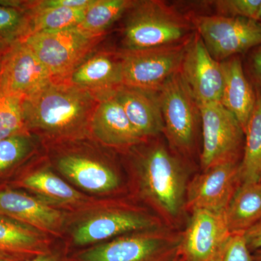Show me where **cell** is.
<instances>
[{"label":"cell","mask_w":261,"mask_h":261,"mask_svg":"<svg viewBox=\"0 0 261 261\" xmlns=\"http://www.w3.org/2000/svg\"><path fill=\"white\" fill-rule=\"evenodd\" d=\"M53 77L23 40L0 48V91L23 100L53 82Z\"/></svg>","instance_id":"obj_11"},{"label":"cell","mask_w":261,"mask_h":261,"mask_svg":"<svg viewBox=\"0 0 261 261\" xmlns=\"http://www.w3.org/2000/svg\"><path fill=\"white\" fill-rule=\"evenodd\" d=\"M27 259L29 258L20 255L0 252V261H25Z\"/></svg>","instance_id":"obj_36"},{"label":"cell","mask_w":261,"mask_h":261,"mask_svg":"<svg viewBox=\"0 0 261 261\" xmlns=\"http://www.w3.org/2000/svg\"><path fill=\"white\" fill-rule=\"evenodd\" d=\"M94 0H41L39 4L44 7H61L70 9L86 10Z\"/></svg>","instance_id":"obj_32"},{"label":"cell","mask_w":261,"mask_h":261,"mask_svg":"<svg viewBox=\"0 0 261 261\" xmlns=\"http://www.w3.org/2000/svg\"><path fill=\"white\" fill-rule=\"evenodd\" d=\"M98 100L67 81H55L22 101L25 126L56 139L82 137L89 132Z\"/></svg>","instance_id":"obj_1"},{"label":"cell","mask_w":261,"mask_h":261,"mask_svg":"<svg viewBox=\"0 0 261 261\" xmlns=\"http://www.w3.org/2000/svg\"><path fill=\"white\" fill-rule=\"evenodd\" d=\"M221 63L224 73L221 103L236 117L245 133L256 102V91L247 80L238 56Z\"/></svg>","instance_id":"obj_20"},{"label":"cell","mask_w":261,"mask_h":261,"mask_svg":"<svg viewBox=\"0 0 261 261\" xmlns=\"http://www.w3.org/2000/svg\"><path fill=\"white\" fill-rule=\"evenodd\" d=\"M130 0H94L85 10L77 28L94 37H104L105 32L135 4Z\"/></svg>","instance_id":"obj_26"},{"label":"cell","mask_w":261,"mask_h":261,"mask_svg":"<svg viewBox=\"0 0 261 261\" xmlns=\"http://www.w3.org/2000/svg\"><path fill=\"white\" fill-rule=\"evenodd\" d=\"M250 251L261 249V221L243 233Z\"/></svg>","instance_id":"obj_34"},{"label":"cell","mask_w":261,"mask_h":261,"mask_svg":"<svg viewBox=\"0 0 261 261\" xmlns=\"http://www.w3.org/2000/svg\"><path fill=\"white\" fill-rule=\"evenodd\" d=\"M224 214L231 233H244L260 222L261 181L241 183Z\"/></svg>","instance_id":"obj_23"},{"label":"cell","mask_w":261,"mask_h":261,"mask_svg":"<svg viewBox=\"0 0 261 261\" xmlns=\"http://www.w3.org/2000/svg\"><path fill=\"white\" fill-rule=\"evenodd\" d=\"M181 242V237L163 228L139 231L84 249L72 261H171Z\"/></svg>","instance_id":"obj_4"},{"label":"cell","mask_w":261,"mask_h":261,"mask_svg":"<svg viewBox=\"0 0 261 261\" xmlns=\"http://www.w3.org/2000/svg\"><path fill=\"white\" fill-rule=\"evenodd\" d=\"M257 21L260 22V23H261V5L260 10H259L258 18H257Z\"/></svg>","instance_id":"obj_39"},{"label":"cell","mask_w":261,"mask_h":261,"mask_svg":"<svg viewBox=\"0 0 261 261\" xmlns=\"http://www.w3.org/2000/svg\"><path fill=\"white\" fill-rule=\"evenodd\" d=\"M49 251L45 233L0 215V252L30 258Z\"/></svg>","instance_id":"obj_22"},{"label":"cell","mask_w":261,"mask_h":261,"mask_svg":"<svg viewBox=\"0 0 261 261\" xmlns=\"http://www.w3.org/2000/svg\"><path fill=\"white\" fill-rule=\"evenodd\" d=\"M179 72L198 106L221 102L224 88L222 65L211 56L197 33L187 42Z\"/></svg>","instance_id":"obj_12"},{"label":"cell","mask_w":261,"mask_h":261,"mask_svg":"<svg viewBox=\"0 0 261 261\" xmlns=\"http://www.w3.org/2000/svg\"><path fill=\"white\" fill-rule=\"evenodd\" d=\"M144 195L163 215L174 219L186 201V170L179 160L163 145L148 147L137 162Z\"/></svg>","instance_id":"obj_2"},{"label":"cell","mask_w":261,"mask_h":261,"mask_svg":"<svg viewBox=\"0 0 261 261\" xmlns=\"http://www.w3.org/2000/svg\"><path fill=\"white\" fill-rule=\"evenodd\" d=\"M25 261H67L58 253H54L51 251L47 253L41 254V255H36L30 258L27 259Z\"/></svg>","instance_id":"obj_35"},{"label":"cell","mask_w":261,"mask_h":261,"mask_svg":"<svg viewBox=\"0 0 261 261\" xmlns=\"http://www.w3.org/2000/svg\"><path fill=\"white\" fill-rule=\"evenodd\" d=\"M171 261H186L185 258H184V257L182 256L181 254L179 253L177 255H176V257H174V258L172 259Z\"/></svg>","instance_id":"obj_38"},{"label":"cell","mask_w":261,"mask_h":261,"mask_svg":"<svg viewBox=\"0 0 261 261\" xmlns=\"http://www.w3.org/2000/svg\"><path fill=\"white\" fill-rule=\"evenodd\" d=\"M18 185L30 190L36 197L53 207H75L85 197L49 170L40 169L25 175Z\"/></svg>","instance_id":"obj_21"},{"label":"cell","mask_w":261,"mask_h":261,"mask_svg":"<svg viewBox=\"0 0 261 261\" xmlns=\"http://www.w3.org/2000/svg\"><path fill=\"white\" fill-rule=\"evenodd\" d=\"M103 37L72 28L34 33L22 40L45 67L53 80L63 81L95 50Z\"/></svg>","instance_id":"obj_5"},{"label":"cell","mask_w":261,"mask_h":261,"mask_svg":"<svg viewBox=\"0 0 261 261\" xmlns=\"http://www.w3.org/2000/svg\"><path fill=\"white\" fill-rule=\"evenodd\" d=\"M56 166L61 174L73 185L91 193H108L120 185V178L112 168L86 154H62L57 159Z\"/></svg>","instance_id":"obj_17"},{"label":"cell","mask_w":261,"mask_h":261,"mask_svg":"<svg viewBox=\"0 0 261 261\" xmlns=\"http://www.w3.org/2000/svg\"><path fill=\"white\" fill-rule=\"evenodd\" d=\"M157 93L168 140L176 148L188 150L195 141L200 111L180 72L171 76Z\"/></svg>","instance_id":"obj_10"},{"label":"cell","mask_w":261,"mask_h":261,"mask_svg":"<svg viewBox=\"0 0 261 261\" xmlns=\"http://www.w3.org/2000/svg\"><path fill=\"white\" fill-rule=\"evenodd\" d=\"M0 215L46 233L58 234L64 214L37 197L8 188H0Z\"/></svg>","instance_id":"obj_16"},{"label":"cell","mask_w":261,"mask_h":261,"mask_svg":"<svg viewBox=\"0 0 261 261\" xmlns=\"http://www.w3.org/2000/svg\"><path fill=\"white\" fill-rule=\"evenodd\" d=\"M252 255L253 261H261V249L252 252Z\"/></svg>","instance_id":"obj_37"},{"label":"cell","mask_w":261,"mask_h":261,"mask_svg":"<svg viewBox=\"0 0 261 261\" xmlns=\"http://www.w3.org/2000/svg\"><path fill=\"white\" fill-rule=\"evenodd\" d=\"M245 130L243 160L240 163L241 182L261 181V92Z\"/></svg>","instance_id":"obj_25"},{"label":"cell","mask_w":261,"mask_h":261,"mask_svg":"<svg viewBox=\"0 0 261 261\" xmlns=\"http://www.w3.org/2000/svg\"><path fill=\"white\" fill-rule=\"evenodd\" d=\"M24 9L28 12L30 18L29 34L77 28L87 10L44 7L38 1H25Z\"/></svg>","instance_id":"obj_24"},{"label":"cell","mask_w":261,"mask_h":261,"mask_svg":"<svg viewBox=\"0 0 261 261\" xmlns=\"http://www.w3.org/2000/svg\"><path fill=\"white\" fill-rule=\"evenodd\" d=\"M37 139L32 133H24L0 140V176L21 164L32 154Z\"/></svg>","instance_id":"obj_27"},{"label":"cell","mask_w":261,"mask_h":261,"mask_svg":"<svg viewBox=\"0 0 261 261\" xmlns=\"http://www.w3.org/2000/svg\"><path fill=\"white\" fill-rule=\"evenodd\" d=\"M65 81L87 91L98 101L114 95L123 87L118 51L95 49Z\"/></svg>","instance_id":"obj_15"},{"label":"cell","mask_w":261,"mask_h":261,"mask_svg":"<svg viewBox=\"0 0 261 261\" xmlns=\"http://www.w3.org/2000/svg\"><path fill=\"white\" fill-rule=\"evenodd\" d=\"M115 97L143 140L164 132L162 111L155 92L123 86L117 91Z\"/></svg>","instance_id":"obj_19"},{"label":"cell","mask_w":261,"mask_h":261,"mask_svg":"<svg viewBox=\"0 0 261 261\" xmlns=\"http://www.w3.org/2000/svg\"><path fill=\"white\" fill-rule=\"evenodd\" d=\"M214 5L218 15L257 20L261 0H219Z\"/></svg>","instance_id":"obj_30"},{"label":"cell","mask_w":261,"mask_h":261,"mask_svg":"<svg viewBox=\"0 0 261 261\" xmlns=\"http://www.w3.org/2000/svg\"><path fill=\"white\" fill-rule=\"evenodd\" d=\"M22 101L0 91V140L28 133L24 121Z\"/></svg>","instance_id":"obj_29"},{"label":"cell","mask_w":261,"mask_h":261,"mask_svg":"<svg viewBox=\"0 0 261 261\" xmlns=\"http://www.w3.org/2000/svg\"><path fill=\"white\" fill-rule=\"evenodd\" d=\"M189 39L166 47L118 51L123 86L159 92L164 84L179 71Z\"/></svg>","instance_id":"obj_6"},{"label":"cell","mask_w":261,"mask_h":261,"mask_svg":"<svg viewBox=\"0 0 261 261\" xmlns=\"http://www.w3.org/2000/svg\"><path fill=\"white\" fill-rule=\"evenodd\" d=\"M161 228L157 218L130 207H111L80 221L72 229L77 246L104 243L128 233Z\"/></svg>","instance_id":"obj_9"},{"label":"cell","mask_w":261,"mask_h":261,"mask_svg":"<svg viewBox=\"0 0 261 261\" xmlns=\"http://www.w3.org/2000/svg\"><path fill=\"white\" fill-rule=\"evenodd\" d=\"M30 18L23 8L4 4L0 2V48L29 34Z\"/></svg>","instance_id":"obj_28"},{"label":"cell","mask_w":261,"mask_h":261,"mask_svg":"<svg viewBox=\"0 0 261 261\" xmlns=\"http://www.w3.org/2000/svg\"><path fill=\"white\" fill-rule=\"evenodd\" d=\"M250 71L254 82L257 86V90H261V45L255 47L249 59Z\"/></svg>","instance_id":"obj_33"},{"label":"cell","mask_w":261,"mask_h":261,"mask_svg":"<svg viewBox=\"0 0 261 261\" xmlns=\"http://www.w3.org/2000/svg\"><path fill=\"white\" fill-rule=\"evenodd\" d=\"M213 261H253L243 233H231Z\"/></svg>","instance_id":"obj_31"},{"label":"cell","mask_w":261,"mask_h":261,"mask_svg":"<svg viewBox=\"0 0 261 261\" xmlns=\"http://www.w3.org/2000/svg\"><path fill=\"white\" fill-rule=\"evenodd\" d=\"M241 183L240 163L229 161L216 165L189 184L185 206L192 212L224 213Z\"/></svg>","instance_id":"obj_13"},{"label":"cell","mask_w":261,"mask_h":261,"mask_svg":"<svg viewBox=\"0 0 261 261\" xmlns=\"http://www.w3.org/2000/svg\"><path fill=\"white\" fill-rule=\"evenodd\" d=\"M181 236L180 254L186 261H213L231 233L224 213L195 211Z\"/></svg>","instance_id":"obj_14"},{"label":"cell","mask_w":261,"mask_h":261,"mask_svg":"<svg viewBox=\"0 0 261 261\" xmlns=\"http://www.w3.org/2000/svg\"><path fill=\"white\" fill-rule=\"evenodd\" d=\"M203 146L201 166L203 171L220 163L238 162L245 133L236 117L221 102L199 106Z\"/></svg>","instance_id":"obj_8"},{"label":"cell","mask_w":261,"mask_h":261,"mask_svg":"<svg viewBox=\"0 0 261 261\" xmlns=\"http://www.w3.org/2000/svg\"><path fill=\"white\" fill-rule=\"evenodd\" d=\"M190 25L163 2L135 1L123 30L124 49L140 50L174 45L187 41Z\"/></svg>","instance_id":"obj_3"},{"label":"cell","mask_w":261,"mask_h":261,"mask_svg":"<svg viewBox=\"0 0 261 261\" xmlns=\"http://www.w3.org/2000/svg\"><path fill=\"white\" fill-rule=\"evenodd\" d=\"M89 130L97 140L111 147H130L144 140L132 126L115 94L98 101Z\"/></svg>","instance_id":"obj_18"},{"label":"cell","mask_w":261,"mask_h":261,"mask_svg":"<svg viewBox=\"0 0 261 261\" xmlns=\"http://www.w3.org/2000/svg\"><path fill=\"white\" fill-rule=\"evenodd\" d=\"M193 24L211 56L223 61L261 45V23L245 18L200 15Z\"/></svg>","instance_id":"obj_7"}]
</instances>
